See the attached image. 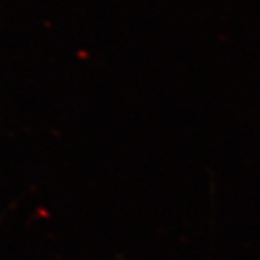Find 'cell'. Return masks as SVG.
Wrapping results in <instances>:
<instances>
[]
</instances>
